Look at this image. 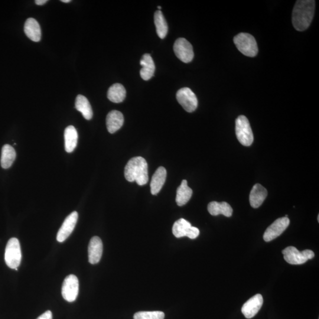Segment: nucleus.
Here are the masks:
<instances>
[{
    "instance_id": "f257e3e1",
    "label": "nucleus",
    "mask_w": 319,
    "mask_h": 319,
    "mask_svg": "<svg viewBox=\"0 0 319 319\" xmlns=\"http://www.w3.org/2000/svg\"><path fill=\"white\" fill-rule=\"evenodd\" d=\"M315 4L314 0L296 2L292 14V24L296 30L304 31L310 26L314 18Z\"/></svg>"
},
{
    "instance_id": "f03ea898",
    "label": "nucleus",
    "mask_w": 319,
    "mask_h": 319,
    "mask_svg": "<svg viewBox=\"0 0 319 319\" xmlns=\"http://www.w3.org/2000/svg\"><path fill=\"white\" fill-rule=\"evenodd\" d=\"M124 175L130 182H136L140 186L148 184V164L142 157H136L130 160L126 164Z\"/></svg>"
},
{
    "instance_id": "7ed1b4c3",
    "label": "nucleus",
    "mask_w": 319,
    "mask_h": 319,
    "mask_svg": "<svg viewBox=\"0 0 319 319\" xmlns=\"http://www.w3.org/2000/svg\"><path fill=\"white\" fill-rule=\"evenodd\" d=\"M234 44L240 52L248 57H255L258 48L254 38L246 32H240L234 38Z\"/></svg>"
},
{
    "instance_id": "20e7f679",
    "label": "nucleus",
    "mask_w": 319,
    "mask_h": 319,
    "mask_svg": "<svg viewBox=\"0 0 319 319\" xmlns=\"http://www.w3.org/2000/svg\"><path fill=\"white\" fill-rule=\"evenodd\" d=\"M20 244L18 239L12 238L6 244L5 252V262L9 268H18L22 261Z\"/></svg>"
},
{
    "instance_id": "39448f33",
    "label": "nucleus",
    "mask_w": 319,
    "mask_h": 319,
    "mask_svg": "<svg viewBox=\"0 0 319 319\" xmlns=\"http://www.w3.org/2000/svg\"><path fill=\"white\" fill-rule=\"evenodd\" d=\"M236 138L242 145L250 146L254 142V135L248 118L246 116H240L236 122Z\"/></svg>"
},
{
    "instance_id": "423d86ee",
    "label": "nucleus",
    "mask_w": 319,
    "mask_h": 319,
    "mask_svg": "<svg viewBox=\"0 0 319 319\" xmlns=\"http://www.w3.org/2000/svg\"><path fill=\"white\" fill-rule=\"evenodd\" d=\"M282 252L286 261L292 265L302 264L314 256V253L312 250H305L300 252L294 246H288Z\"/></svg>"
},
{
    "instance_id": "0eeeda50",
    "label": "nucleus",
    "mask_w": 319,
    "mask_h": 319,
    "mask_svg": "<svg viewBox=\"0 0 319 319\" xmlns=\"http://www.w3.org/2000/svg\"><path fill=\"white\" fill-rule=\"evenodd\" d=\"M178 102L188 112H192L196 110L198 100L196 95L188 88H183L176 94Z\"/></svg>"
},
{
    "instance_id": "6e6552de",
    "label": "nucleus",
    "mask_w": 319,
    "mask_h": 319,
    "mask_svg": "<svg viewBox=\"0 0 319 319\" xmlns=\"http://www.w3.org/2000/svg\"><path fill=\"white\" fill-rule=\"evenodd\" d=\"M79 294V280L76 276L70 274L65 278L62 288V294L68 302L76 301Z\"/></svg>"
},
{
    "instance_id": "1a4fd4ad",
    "label": "nucleus",
    "mask_w": 319,
    "mask_h": 319,
    "mask_svg": "<svg viewBox=\"0 0 319 319\" xmlns=\"http://www.w3.org/2000/svg\"><path fill=\"white\" fill-rule=\"evenodd\" d=\"M174 50L175 54L183 62H190L194 58L193 47L190 42L184 38H179L176 40Z\"/></svg>"
},
{
    "instance_id": "9d476101",
    "label": "nucleus",
    "mask_w": 319,
    "mask_h": 319,
    "mask_svg": "<svg viewBox=\"0 0 319 319\" xmlns=\"http://www.w3.org/2000/svg\"><path fill=\"white\" fill-rule=\"evenodd\" d=\"M290 224V220L287 217L278 218L265 231L263 238L266 242H272L284 232Z\"/></svg>"
},
{
    "instance_id": "9b49d317",
    "label": "nucleus",
    "mask_w": 319,
    "mask_h": 319,
    "mask_svg": "<svg viewBox=\"0 0 319 319\" xmlns=\"http://www.w3.org/2000/svg\"><path fill=\"white\" fill-rule=\"evenodd\" d=\"M78 219V214L76 211L73 212L66 217L58 231L56 237L58 242H64L70 236L76 226Z\"/></svg>"
},
{
    "instance_id": "f8f14e48",
    "label": "nucleus",
    "mask_w": 319,
    "mask_h": 319,
    "mask_svg": "<svg viewBox=\"0 0 319 319\" xmlns=\"http://www.w3.org/2000/svg\"><path fill=\"white\" fill-rule=\"evenodd\" d=\"M262 304V295L256 294L243 305L242 309V313L246 318H252L258 314Z\"/></svg>"
},
{
    "instance_id": "ddd939ff",
    "label": "nucleus",
    "mask_w": 319,
    "mask_h": 319,
    "mask_svg": "<svg viewBox=\"0 0 319 319\" xmlns=\"http://www.w3.org/2000/svg\"><path fill=\"white\" fill-rule=\"evenodd\" d=\"M103 252V244L98 236L91 238L88 246V259L91 264L98 263L102 258Z\"/></svg>"
},
{
    "instance_id": "4468645a",
    "label": "nucleus",
    "mask_w": 319,
    "mask_h": 319,
    "mask_svg": "<svg viewBox=\"0 0 319 319\" xmlns=\"http://www.w3.org/2000/svg\"><path fill=\"white\" fill-rule=\"evenodd\" d=\"M268 192L262 184H256L254 186L250 194V202L253 208H258L265 200L268 196Z\"/></svg>"
},
{
    "instance_id": "2eb2a0df",
    "label": "nucleus",
    "mask_w": 319,
    "mask_h": 319,
    "mask_svg": "<svg viewBox=\"0 0 319 319\" xmlns=\"http://www.w3.org/2000/svg\"><path fill=\"white\" fill-rule=\"evenodd\" d=\"M124 116L121 112L118 110H114L108 113L106 116V128L109 132L115 133L123 126Z\"/></svg>"
},
{
    "instance_id": "dca6fc26",
    "label": "nucleus",
    "mask_w": 319,
    "mask_h": 319,
    "mask_svg": "<svg viewBox=\"0 0 319 319\" xmlns=\"http://www.w3.org/2000/svg\"><path fill=\"white\" fill-rule=\"evenodd\" d=\"M26 36L31 40L38 42L41 39V28L38 22L34 18H29L26 20L24 28Z\"/></svg>"
},
{
    "instance_id": "f3484780",
    "label": "nucleus",
    "mask_w": 319,
    "mask_h": 319,
    "mask_svg": "<svg viewBox=\"0 0 319 319\" xmlns=\"http://www.w3.org/2000/svg\"><path fill=\"white\" fill-rule=\"evenodd\" d=\"M167 177V171L164 167H160L152 176L150 188L152 194H157L161 190Z\"/></svg>"
},
{
    "instance_id": "a211bd4d",
    "label": "nucleus",
    "mask_w": 319,
    "mask_h": 319,
    "mask_svg": "<svg viewBox=\"0 0 319 319\" xmlns=\"http://www.w3.org/2000/svg\"><path fill=\"white\" fill-rule=\"evenodd\" d=\"M142 68L140 70V76L142 80H148L154 76L155 64L150 54H144L140 60Z\"/></svg>"
},
{
    "instance_id": "6ab92c4d",
    "label": "nucleus",
    "mask_w": 319,
    "mask_h": 319,
    "mask_svg": "<svg viewBox=\"0 0 319 319\" xmlns=\"http://www.w3.org/2000/svg\"><path fill=\"white\" fill-rule=\"evenodd\" d=\"M208 210L212 216H217L219 214H223L226 217H230L233 213V210L230 204L222 202H212L208 206Z\"/></svg>"
},
{
    "instance_id": "aec40b11",
    "label": "nucleus",
    "mask_w": 319,
    "mask_h": 319,
    "mask_svg": "<svg viewBox=\"0 0 319 319\" xmlns=\"http://www.w3.org/2000/svg\"><path fill=\"white\" fill-rule=\"evenodd\" d=\"M64 147L68 152H72L76 149L78 134L76 128L72 126H68L64 130Z\"/></svg>"
},
{
    "instance_id": "412c9836",
    "label": "nucleus",
    "mask_w": 319,
    "mask_h": 319,
    "mask_svg": "<svg viewBox=\"0 0 319 319\" xmlns=\"http://www.w3.org/2000/svg\"><path fill=\"white\" fill-rule=\"evenodd\" d=\"M193 190L188 186L187 180H184L178 188L176 201L179 206H184L190 200Z\"/></svg>"
},
{
    "instance_id": "4be33fe9",
    "label": "nucleus",
    "mask_w": 319,
    "mask_h": 319,
    "mask_svg": "<svg viewBox=\"0 0 319 319\" xmlns=\"http://www.w3.org/2000/svg\"><path fill=\"white\" fill-rule=\"evenodd\" d=\"M76 108L78 112L82 113L84 118L90 120L92 118L93 112L89 100L86 96L78 95L76 102Z\"/></svg>"
},
{
    "instance_id": "5701e85b",
    "label": "nucleus",
    "mask_w": 319,
    "mask_h": 319,
    "mask_svg": "<svg viewBox=\"0 0 319 319\" xmlns=\"http://www.w3.org/2000/svg\"><path fill=\"white\" fill-rule=\"evenodd\" d=\"M107 96L110 102L114 103L122 102L126 96L125 88L120 84H115L110 88Z\"/></svg>"
},
{
    "instance_id": "b1692460",
    "label": "nucleus",
    "mask_w": 319,
    "mask_h": 319,
    "mask_svg": "<svg viewBox=\"0 0 319 319\" xmlns=\"http://www.w3.org/2000/svg\"><path fill=\"white\" fill-rule=\"evenodd\" d=\"M192 226L190 222L183 219L178 220L176 221L172 226V234L176 238H182L184 236L188 237L190 236Z\"/></svg>"
},
{
    "instance_id": "393cba45",
    "label": "nucleus",
    "mask_w": 319,
    "mask_h": 319,
    "mask_svg": "<svg viewBox=\"0 0 319 319\" xmlns=\"http://www.w3.org/2000/svg\"><path fill=\"white\" fill-rule=\"evenodd\" d=\"M16 158V152L14 148L10 145L3 146L2 152L1 166L3 168L11 167Z\"/></svg>"
},
{
    "instance_id": "a878e982",
    "label": "nucleus",
    "mask_w": 319,
    "mask_h": 319,
    "mask_svg": "<svg viewBox=\"0 0 319 319\" xmlns=\"http://www.w3.org/2000/svg\"><path fill=\"white\" fill-rule=\"evenodd\" d=\"M154 18L158 36L162 39L165 38L168 32V26L162 12L160 10L156 11Z\"/></svg>"
},
{
    "instance_id": "bb28decb",
    "label": "nucleus",
    "mask_w": 319,
    "mask_h": 319,
    "mask_svg": "<svg viewBox=\"0 0 319 319\" xmlns=\"http://www.w3.org/2000/svg\"><path fill=\"white\" fill-rule=\"evenodd\" d=\"M165 314L162 312H139L134 315V319H164Z\"/></svg>"
},
{
    "instance_id": "cd10ccee",
    "label": "nucleus",
    "mask_w": 319,
    "mask_h": 319,
    "mask_svg": "<svg viewBox=\"0 0 319 319\" xmlns=\"http://www.w3.org/2000/svg\"><path fill=\"white\" fill-rule=\"evenodd\" d=\"M37 319H52V313L51 311L48 310L40 315Z\"/></svg>"
},
{
    "instance_id": "c85d7f7f",
    "label": "nucleus",
    "mask_w": 319,
    "mask_h": 319,
    "mask_svg": "<svg viewBox=\"0 0 319 319\" xmlns=\"http://www.w3.org/2000/svg\"><path fill=\"white\" fill-rule=\"evenodd\" d=\"M48 2V0H36L35 1L36 4L38 6L44 5Z\"/></svg>"
},
{
    "instance_id": "c756f323",
    "label": "nucleus",
    "mask_w": 319,
    "mask_h": 319,
    "mask_svg": "<svg viewBox=\"0 0 319 319\" xmlns=\"http://www.w3.org/2000/svg\"><path fill=\"white\" fill-rule=\"evenodd\" d=\"M61 2H65V3H68V2H70L71 1L70 0H62Z\"/></svg>"
},
{
    "instance_id": "7c9ffc66",
    "label": "nucleus",
    "mask_w": 319,
    "mask_h": 319,
    "mask_svg": "<svg viewBox=\"0 0 319 319\" xmlns=\"http://www.w3.org/2000/svg\"><path fill=\"white\" fill-rule=\"evenodd\" d=\"M158 9H160H160L162 8H161V6H158Z\"/></svg>"
},
{
    "instance_id": "2f4dec72",
    "label": "nucleus",
    "mask_w": 319,
    "mask_h": 319,
    "mask_svg": "<svg viewBox=\"0 0 319 319\" xmlns=\"http://www.w3.org/2000/svg\"><path fill=\"white\" fill-rule=\"evenodd\" d=\"M318 221H319V216H318Z\"/></svg>"
}]
</instances>
